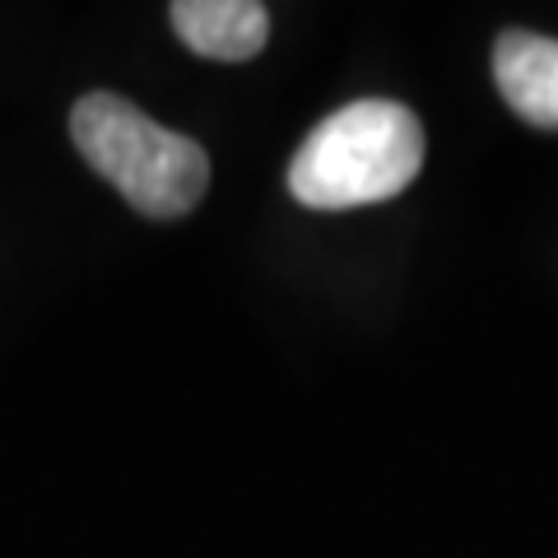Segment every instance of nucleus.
Masks as SVG:
<instances>
[{
	"label": "nucleus",
	"mask_w": 558,
	"mask_h": 558,
	"mask_svg": "<svg viewBox=\"0 0 558 558\" xmlns=\"http://www.w3.org/2000/svg\"><path fill=\"white\" fill-rule=\"evenodd\" d=\"M424 168V126L405 102L359 98L330 112L289 159V191L307 209H359L400 196Z\"/></svg>",
	"instance_id": "obj_1"
},
{
	"label": "nucleus",
	"mask_w": 558,
	"mask_h": 558,
	"mask_svg": "<svg viewBox=\"0 0 558 558\" xmlns=\"http://www.w3.org/2000/svg\"><path fill=\"white\" fill-rule=\"evenodd\" d=\"M494 80L508 108L539 131H558V43L539 33H502L494 47Z\"/></svg>",
	"instance_id": "obj_3"
},
{
	"label": "nucleus",
	"mask_w": 558,
	"mask_h": 558,
	"mask_svg": "<svg viewBox=\"0 0 558 558\" xmlns=\"http://www.w3.org/2000/svg\"><path fill=\"white\" fill-rule=\"evenodd\" d=\"M172 33L209 61H247L270 38V10L256 0H178Z\"/></svg>",
	"instance_id": "obj_4"
},
{
	"label": "nucleus",
	"mask_w": 558,
	"mask_h": 558,
	"mask_svg": "<svg viewBox=\"0 0 558 558\" xmlns=\"http://www.w3.org/2000/svg\"><path fill=\"white\" fill-rule=\"evenodd\" d=\"M70 140L98 178L149 219L191 215L209 186V154L196 140L159 126L121 94H84L70 108Z\"/></svg>",
	"instance_id": "obj_2"
}]
</instances>
